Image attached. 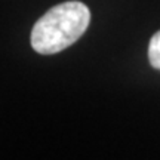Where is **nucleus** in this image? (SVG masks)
Wrapping results in <instances>:
<instances>
[{
    "label": "nucleus",
    "mask_w": 160,
    "mask_h": 160,
    "mask_svg": "<svg viewBox=\"0 0 160 160\" xmlns=\"http://www.w3.org/2000/svg\"><path fill=\"white\" fill-rule=\"evenodd\" d=\"M91 11L82 2H64L51 8L31 30V48L40 55H53L67 49L85 34Z\"/></svg>",
    "instance_id": "1"
},
{
    "label": "nucleus",
    "mask_w": 160,
    "mask_h": 160,
    "mask_svg": "<svg viewBox=\"0 0 160 160\" xmlns=\"http://www.w3.org/2000/svg\"><path fill=\"white\" fill-rule=\"evenodd\" d=\"M148 61L153 68L160 70V31H157L148 43Z\"/></svg>",
    "instance_id": "2"
}]
</instances>
